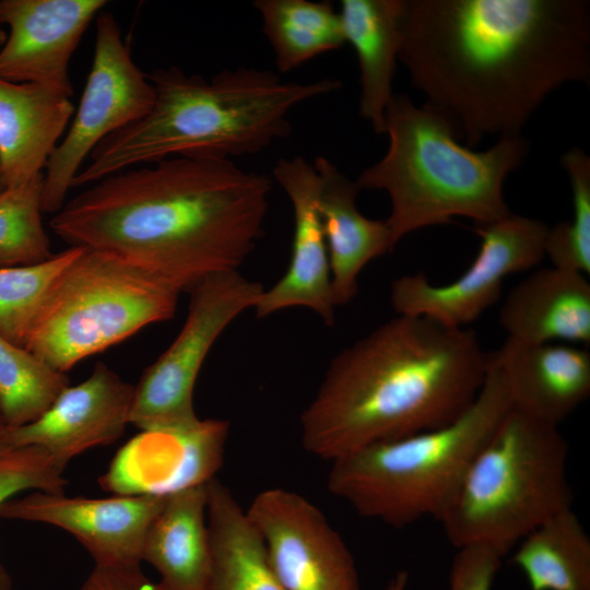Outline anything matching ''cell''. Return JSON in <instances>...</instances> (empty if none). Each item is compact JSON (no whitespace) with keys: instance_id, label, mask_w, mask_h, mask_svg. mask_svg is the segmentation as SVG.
Returning a JSON list of instances; mask_svg holds the SVG:
<instances>
[{"instance_id":"cell-24","label":"cell","mask_w":590,"mask_h":590,"mask_svg":"<svg viewBox=\"0 0 590 590\" xmlns=\"http://www.w3.org/2000/svg\"><path fill=\"white\" fill-rule=\"evenodd\" d=\"M206 521L212 555L206 590H284L246 509L215 477L208 483Z\"/></svg>"},{"instance_id":"cell-15","label":"cell","mask_w":590,"mask_h":590,"mask_svg":"<svg viewBox=\"0 0 590 590\" xmlns=\"http://www.w3.org/2000/svg\"><path fill=\"white\" fill-rule=\"evenodd\" d=\"M167 496L84 498L38 491L7 500L0 517L66 530L86 548L95 565H139L146 531Z\"/></svg>"},{"instance_id":"cell-25","label":"cell","mask_w":590,"mask_h":590,"mask_svg":"<svg viewBox=\"0 0 590 590\" xmlns=\"http://www.w3.org/2000/svg\"><path fill=\"white\" fill-rule=\"evenodd\" d=\"M511 562L531 590H590V538L571 508L528 533Z\"/></svg>"},{"instance_id":"cell-31","label":"cell","mask_w":590,"mask_h":590,"mask_svg":"<svg viewBox=\"0 0 590 590\" xmlns=\"http://www.w3.org/2000/svg\"><path fill=\"white\" fill-rule=\"evenodd\" d=\"M64 469L40 447L0 441V507L24 489L62 494L67 484ZM0 590H12L11 578L1 564Z\"/></svg>"},{"instance_id":"cell-34","label":"cell","mask_w":590,"mask_h":590,"mask_svg":"<svg viewBox=\"0 0 590 590\" xmlns=\"http://www.w3.org/2000/svg\"><path fill=\"white\" fill-rule=\"evenodd\" d=\"M3 26L4 25L0 20V49L2 48V46H3V44H4L5 39H7V34H8V32L4 30Z\"/></svg>"},{"instance_id":"cell-12","label":"cell","mask_w":590,"mask_h":590,"mask_svg":"<svg viewBox=\"0 0 590 590\" xmlns=\"http://www.w3.org/2000/svg\"><path fill=\"white\" fill-rule=\"evenodd\" d=\"M284 590H361L354 557L324 514L300 494L267 488L246 509Z\"/></svg>"},{"instance_id":"cell-17","label":"cell","mask_w":590,"mask_h":590,"mask_svg":"<svg viewBox=\"0 0 590 590\" xmlns=\"http://www.w3.org/2000/svg\"><path fill=\"white\" fill-rule=\"evenodd\" d=\"M273 178L288 196L294 215L292 256L285 274L260 295L258 318L288 307H307L324 323L334 322L329 257L318 210L320 179L300 156L280 158Z\"/></svg>"},{"instance_id":"cell-20","label":"cell","mask_w":590,"mask_h":590,"mask_svg":"<svg viewBox=\"0 0 590 590\" xmlns=\"http://www.w3.org/2000/svg\"><path fill=\"white\" fill-rule=\"evenodd\" d=\"M498 322L507 338L520 342L588 345L590 284L579 272L553 266L535 270L511 288Z\"/></svg>"},{"instance_id":"cell-10","label":"cell","mask_w":590,"mask_h":590,"mask_svg":"<svg viewBox=\"0 0 590 590\" xmlns=\"http://www.w3.org/2000/svg\"><path fill=\"white\" fill-rule=\"evenodd\" d=\"M154 98L153 85L133 62L115 16L101 12L92 67L79 107L45 168L43 213H57L63 206L84 160L106 137L143 118Z\"/></svg>"},{"instance_id":"cell-18","label":"cell","mask_w":590,"mask_h":590,"mask_svg":"<svg viewBox=\"0 0 590 590\" xmlns=\"http://www.w3.org/2000/svg\"><path fill=\"white\" fill-rule=\"evenodd\" d=\"M489 359L512 405L558 426L590 394V352L569 343H524L507 338Z\"/></svg>"},{"instance_id":"cell-28","label":"cell","mask_w":590,"mask_h":590,"mask_svg":"<svg viewBox=\"0 0 590 590\" xmlns=\"http://www.w3.org/2000/svg\"><path fill=\"white\" fill-rule=\"evenodd\" d=\"M82 246H71L30 266L0 268V334L24 347L44 299Z\"/></svg>"},{"instance_id":"cell-16","label":"cell","mask_w":590,"mask_h":590,"mask_svg":"<svg viewBox=\"0 0 590 590\" xmlns=\"http://www.w3.org/2000/svg\"><path fill=\"white\" fill-rule=\"evenodd\" d=\"M134 388L99 362L87 379L67 387L38 418L4 427L0 441L40 447L66 468L75 456L122 436L130 424Z\"/></svg>"},{"instance_id":"cell-23","label":"cell","mask_w":590,"mask_h":590,"mask_svg":"<svg viewBox=\"0 0 590 590\" xmlns=\"http://www.w3.org/2000/svg\"><path fill=\"white\" fill-rule=\"evenodd\" d=\"M340 7L345 43L353 46L359 64V115L376 133H385L386 109L394 95L403 0H342Z\"/></svg>"},{"instance_id":"cell-9","label":"cell","mask_w":590,"mask_h":590,"mask_svg":"<svg viewBox=\"0 0 590 590\" xmlns=\"http://www.w3.org/2000/svg\"><path fill=\"white\" fill-rule=\"evenodd\" d=\"M264 287L238 271L205 278L189 294L186 321L168 349L134 386L130 424L142 430L174 429L194 423L193 389L202 364L225 328L255 308Z\"/></svg>"},{"instance_id":"cell-27","label":"cell","mask_w":590,"mask_h":590,"mask_svg":"<svg viewBox=\"0 0 590 590\" xmlns=\"http://www.w3.org/2000/svg\"><path fill=\"white\" fill-rule=\"evenodd\" d=\"M69 386L67 374L0 334V411L5 427L35 421Z\"/></svg>"},{"instance_id":"cell-22","label":"cell","mask_w":590,"mask_h":590,"mask_svg":"<svg viewBox=\"0 0 590 590\" xmlns=\"http://www.w3.org/2000/svg\"><path fill=\"white\" fill-rule=\"evenodd\" d=\"M208 483L168 495L146 531L142 560L157 570L163 590L208 588L212 567Z\"/></svg>"},{"instance_id":"cell-36","label":"cell","mask_w":590,"mask_h":590,"mask_svg":"<svg viewBox=\"0 0 590 590\" xmlns=\"http://www.w3.org/2000/svg\"><path fill=\"white\" fill-rule=\"evenodd\" d=\"M4 185H3V181H2V177H1V173H0V193L4 190Z\"/></svg>"},{"instance_id":"cell-26","label":"cell","mask_w":590,"mask_h":590,"mask_svg":"<svg viewBox=\"0 0 590 590\" xmlns=\"http://www.w3.org/2000/svg\"><path fill=\"white\" fill-rule=\"evenodd\" d=\"M279 72H288L345 44L339 12L328 1L257 0Z\"/></svg>"},{"instance_id":"cell-3","label":"cell","mask_w":590,"mask_h":590,"mask_svg":"<svg viewBox=\"0 0 590 590\" xmlns=\"http://www.w3.org/2000/svg\"><path fill=\"white\" fill-rule=\"evenodd\" d=\"M487 363L474 331L397 315L332 359L300 415L302 445L331 462L447 425L476 398Z\"/></svg>"},{"instance_id":"cell-19","label":"cell","mask_w":590,"mask_h":590,"mask_svg":"<svg viewBox=\"0 0 590 590\" xmlns=\"http://www.w3.org/2000/svg\"><path fill=\"white\" fill-rule=\"evenodd\" d=\"M320 179L318 210L327 244L334 306L350 303L358 290V275L367 263L394 247L386 221L363 215L356 198L359 187L331 161L312 163Z\"/></svg>"},{"instance_id":"cell-21","label":"cell","mask_w":590,"mask_h":590,"mask_svg":"<svg viewBox=\"0 0 590 590\" xmlns=\"http://www.w3.org/2000/svg\"><path fill=\"white\" fill-rule=\"evenodd\" d=\"M75 109L71 97L0 79V173L4 188L40 176Z\"/></svg>"},{"instance_id":"cell-5","label":"cell","mask_w":590,"mask_h":590,"mask_svg":"<svg viewBox=\"0 0 590 590\" xmlns=\"http://www.w3.org/2000/svg\"><path fill=\"white\" fill-rule=\"evenodd\" d=\"M385 119L388 150L355 182L359 189L388 193L391 211L385 221L393 247L418 228L451 223L456 216L485 225L511 213L503 187L529 150L520 133L502 135L486 151L475 152L458 142L440 113L400 94L392 96Z\"/></svg>"},{"instance_id":"cell-7","label":"cell","mask_w":590,"mask_h":590,"mask_svg":"<svg viewBox=\"0 0 590 590\" xmlns=\"http://www.w3.org/2000/svg\"><path fill=\"white\" fill-rule=\"evenodd\" d=\"M568 444L558 426L511 405L475 453L437 520L457 548L504 555L553 515L571 508Z\"/></svg>"},{"instance_id":"cell-35","label":"cell","mask_w":590,"mask_h":590,"mask_svg":"<svg viewBox=\"0 0 590 590\" xmlns=\"http://www.w3.org/2000/svg\"><path fill=\"white\" fill-rule=\"evenodd\" d=\"M4 427H5V424H4V421L0 411V433L3 430Z\"/></svg>"},{"instance_id":"cell-29","label":"cell","mask_w":590,"mask_h":590,"mask_svg":"<svg viewBox=\"0 0 590 590\" xmlns=\"http://www.w3.org/2000/svg\"><path fill=\"white\" fill-rule=\"evenodd\" d=\"M44 174L0 193V268L30 266L54 253L42 221Z\"/></svg>"},{"instance_id":"cell-2","label":"cell","mask_w":590,"mask_h":590,"mask_svg":"<svg viewBox=\"0 0 590 590\" xmlns=\"http://www.w3.org/2000/svg\"><path fill=\"white\" fill-rule=\"evenodd\" d=\"M272 179L232 160L172 157L108 176L49 225L71 246L109 252L180 292L238 268L264 232Z\"/></svg>"},{"instance_id":"cell-14","label":"cell","mask_w":590,"mask_h":590,"mask_svg":"<svg viewBox=\"0 0 590 590\" xmlns=\"http://www.w3.org/2000/svg\"><path fill=\"white\" fill-rule=\"evenodd\" d=\"M105 0H0L9 30L0 49V79L35 83L69 97V62Z\"/></svg>"},{"instance_id":"cell-1","label":"cell","mask_w":590,"mask_h":590,"mask_svg":"<svg viewBox=\"0 0 590 590\" xmlns=\"http://www.w3.org/2000/svg\"><path fill=\"white\" fill-rule=\"evenodd\" d=\"M399 60L465 146L519 134L563 84L590 82L587 0H403Z\"/></svg>"},{"instance_id":"cell-13","label":"cell","mask_w":590,"mask_h":590,"mask_svg":"<svg viewBox=\"0 0 590 590\" xmlns=\"http://www.w3.org/2000/svg\"><path fill=\"white\" fill-rule=\"evenodd\" d=\"M228 423L200 420L174 429L142 430L98 479L115 495L167 496L208 483L222 463Z\"/></svg>"},{"instance_id":"cell-32","label":"cell","mask_w":590,"mask_h":590,"mask_svg":"<svg viewBox=\"0 0 590 590\" xmlns=\"http://www.w3.org/2000/svg\"><path fill=\"white\" fill-rule=\"evenodd\" d=\"M504 556L483 544L459 547L451 566L449 590H492Z\"/></svg>"},{"instance_id":"cell-8","label":"cell","mask_w":590,"mask_h":590,"mask_svg":"<svg viewBox=\"0 0 590 590\" xmlns=\"http://www.w3.org/2000/svg\"><path fill=\"white\" fill-rule=\"evenodd\" d=\"M178 295L152 273L82 246L49 288L24 347L66 374L143 327L173 318Z\"/></svg>"},{"instance_id":"cell-4","label":"cell","mask_w":590,"mask_h":590,"mask_svg":"<svg viewBox=\"0 0 590 590\" xmlns=\"http://www.w3.org/2000/svg\"><path fill=\"white\" fill-rule=\"evenodd\" d=\"M146 76L155 93L151 110L102 140L71 188L172 157L256 154L290 134L294 107L342 86L332 79L284 81L278 72L249 67L222 70L210 80L178 67Z\"/></svg>"},{"instance_id":"cell-33","label":"cell","mask_w":590,"mask_h":590,"mask_svg":"<svg viewBox=\"0 0 590 590\" xmlns=\"http://www.w3.org/2000/svg\"><path fill=\"white\" fill-rule=\"evenodd\" d=\"M81 590H163L139 565H95Z\"/></svg>"},{"instance_id":"cell-11","label":"cell","mask_w":590,"mask_h":590,"mask_svg":"<svg viewBox=\"0 0 590 590\" xmlns=\"http://www.w3.org/2000/svg\"><path fill=\"white\" fill-rule=\"evenodd\" d=\"M547 231L545 223L512 213L479 225L475 232L481 238L480 249L459 278L435 285L422 272L400 276L390 287L392 308L397 315L465 328L498 300L507 275L541 262Z\"/></svg>"},{"instance_id":"cell-30","label":"cell","mask_w":590,"mask_h":590,"mask_svg":"<svg viewBox=\"0 0 590 590\" xmlns=\"http://www.w3.org/2000/svg\"><path fill=\"white\" fill-rule=\"evenodd\" d=\"M573 190V219L548 227L544 252L553 267L590 274V157L579 148L563 155Z\"/></svg>"},{"instance_id":"cell-6","label":"cell","mask_w":590,"mask_h":590,"mask_svg":"<svg viewBox=\"0 0 590 590\" xmlns=\"http://www.w3.org/2000/svg\"><path fill=\"white\" fill-rule=\"evenodd\" d=\"M511 405L504 378L488 357L484 384L459 417L331 461L327 487L359 516L393 528L425 517L438 519Z\"/></svg>"}]
</instances>
